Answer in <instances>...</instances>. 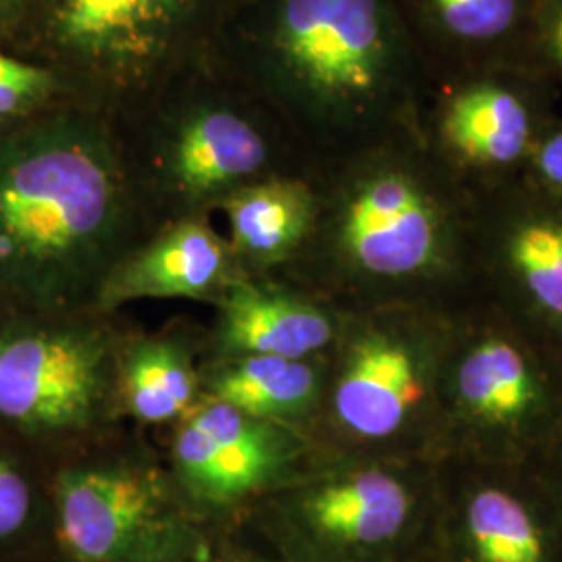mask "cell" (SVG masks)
I'll return each mask as SVG.
<instances>
[{
    "label": "cell",
    "instance_id": "cell-1",
    "mask_svg": "<svg viewBox=\"0 0 562 562\" xmlns=\"http://www.w3.org/2000/svg\"><path fill=\"white\" fill-rule=\"evenodd\" d=\"M136 183L92 113L0 134L2 311H97L104 281L136 246Z\"/></svg>",
    "mask_w": 562,
    "mask_h": 562
},
{
    "label": "cell",
    "instance_id": "cell-2",
    "mask_svg": "<svg viewBox=\"0 0 562 562\" xmlns=\"http://www.w3.org/2000/svg\"><path fill=\"white\" fill-rule=\"evenodd\" d=\"M248 50L265 92L325 130L383 120L408 69L390 0H261Z\"/></svg>",
    "mask_w": 562,
    "mask_h": 562
},
{
    "label": "cell",
    "instance_id": "cell-3",
    "mask_svg": "<svg viewBox=\"0 0 562 562\" xmlns=\"http://www.w3.org/2000/svg\"><path fill=\"white\" fill-rule=\"evenodd\" d=\"M106 313L34 315L0 329V423L25 436L97 446L121 415L123 340Z\"/></svg>",
    "mask_w": 562,
    "mask_h": 562
},
{
    "label": "cell",
    "instance_id": "cell-4",
    "mask_svg": "<svg viewBox=\"0 0 562 562\" xmlns=\"http://www.w3.org/2000/svg\"><path fill=\"white\" fill-rule=\"evenodd\" d=\"M97 446L55 477V527L65 554L74 562L183 561L194 531L169 469L142 450Z\"/></svg>",
    "mask_w": 562,
    "mask_h": 562
},
{
    "label": "cell",
    "instance_id": "cell-5",
    "mask_svg": "<svg viewBox=\"0 0 562 562\" xmlns=\"http://www.w3.org/2000/svg\"><path fill=\"white\" fill-rule=\"evenodd\" d=\"M232 0H44L46 32L90 92H142L209 38Z\"/></svg>",
    "mask_w": 562,
    "mask_h": 562
},
{
    "label": "cell",
    "instance_id": "cell-6",
    "mask_svg": "<svg viewBox=\"0 0 562 562\" xmlns=\"http://www.w3.org/2000/svg\"><path fill=\"white\" fill-rule=\"evenodd\" d=\"M294 457L285 423L250 417L202 394L176 425L169 473L190 501L227 508L280 485Z\"/></svg>",
    "mask_w": 562,
    "mask_h": 562
},
{
    "label": "cell",
    "instance_id": "cell-7",
    "mask_svg": "<svg viewBox=\"0 0 562 562\" xmlns=\"http://www.w3.org/2000/svg\"><path fill=\"white\" fill-rule=\"evenodd\" d=\"M271 144L255 117L225 101L183 106L165 125L153 167L167 196L192 215L267 178Z\"/></svg>",
    "mask_w": 562,
    "mask_h": 562
},
{
    "label": "cell",
    "instance_id": "cell-8",
    "mask_svg": "<svg viewBox=\"0 0 562 562\" xmlns=\"http://www.w3.org/2000/svg\"><path fill=\"white\" fill-rule=\"evenodd\" d=\"M338 241L346 259L373 278H408L434 261L440 244L436 209L406 173L380 169L344 202Z\"/></svg>",
    "mask_w": 562,
    "mask_h": 562
},
{
    "label": "cell",
    "instance_id": "cell-9",
    "mask_svg": "<svg viewBox=\"0 0 562 562\" xmlns=\"http://www.w3.org/2000/svg\"><path fill=\"white\" fill-rule=\"evenodd\" d=\"M241 267L227 240L196 217L186 215L134 246L104 281L97 311L148 299H196L217 302Z\"/></svg>",
    "mask_w": 562,
    "mask_h": 562
},
{
    "label": "cell",
    "instance_id": "cell-10",
    "mask_svg": "<svg viewBox=\"0 0 562 562\" xmlns=\"http://www.w3.org/2000/svg\"><path fill=\"white\" fill-rule=\"evenodd\" d=\"M217 304L215 359H308L334 338V325L317 306L248 273L232 281Z\"/></svg>",
    "mask_w": 562,
    "mask_h": 562
},
{
    "label": "cell",
    "instance_id": "cell-11",
    "mask_svg": "<svg viewBox=\"0 0 562 562\" xmlns=\"http://www.w3.org/2000/svg\"><path fill=\"white\" fill-rule=\"evenodd\" d=\"M425 387L411 350L390 336L369 334L344 362L334 390V413L362 440L394 436L422 402Z\"/></svg>",
    "mask_w": 562,
    "mask_h": 562
},
{
    "label": "cell",
    "instance_id": "cell-12",
    "mask_svg": "<svg viewBox=\"0 0 562 562\" xmlns=\"http://www.w3.org/2000/svg\"><path fill=\"white\" fill-rule=\"evenodd\" d=\"M411 496L382 469H359L306 490L299 513L323 540L340 546H380L394 540L408 519Z\"/></svg>",
    "mask_w": 562,
    "mask_h": 562
},
{
    "label": "cell",
    "instance_id": "cell-13",
    "mask_svg": "<svg viewBox=\"0 0 562 562\" xmlns=\"http://www.w3.org/2000/svg\"><path fill=\"white\" fill-rule=\"evenodd\" d=\"M229 222V248L250 267H269L290 257L308 236L315 201L302 181L267 176L220 202Z\"/></svg>",
    "mask_w": 562,
    "mask_h": 562
},
{
    "label": "cell",
    "instance_id": "cell-14",
    "mask_svg": "<svg viewBox=\"0 0 562 562\" xmlns=\"http://www.w3.org/2000/svg\"><path fill=\"white\" fill-rule=\"evenodd\" d=\"M117 392L121 415L142 425H178L201 402V369L176 338L123 341Z\"/></svg>",
    "mask_w": 562,
    "mask_h": 562
},
{
    "label": "cell",
    "instance_id": "cell-15",
    "mask_svg": "<svg viewBox=\"0 0 562 562\" xmlns=\"http://www.w3.org/2000/svg\"><path fill=\"white\" fill-rule=\"evenodd\" d=\"M201 375L204 396L265 422L285 423L299 417L319 390L317 371L306 359H215Z\"/></svg>",
    "mask_w": 562,
    "mask_h": 562
},
{
    "label": "cell",
    "instance_id": "cell-16",
    "mask_svg": "<svg viewBox=\"0 0 562 562\" xmlns=\"http://www.w3.org/2000/svg\"><path fill=\"white\" fill-rule=\"evenodd\" d=\"M443 136L467 161L508 165L529 144L531 115L525 102L503 86H473L448 104Z\"/></svg>",
    "mask_w": 562,
    "mask_h": 562
},
{
    "label": "cell",
    "instance_id": "cell-17",
    "mask_svg": "<svg viewBox=\"0 0 562 562\" xmlns=\"http://www.w3.org/2000/svg\"><path fill=\"white\" fill-rule=\"evenodd\" d=\"M462 402L487 422H513L536 398L529 369L517 348L506 341H485L459 369Z\"/></svg>",
    "mask_w": 562,
    "mask_h": 562
},
{
    "label": "cell",
    "instance_id": "cell-18",
    "mask_svg": "<svg viewBox=\"0 0 562 562\" xmlns=\"http://www.w3.org/2000/svg\"><path fill=\"white\" fill-rule=\"evenodd\" d=\"M469 536L482 562H542L538 525L517 498L483 490L469 504Z\"/></svg>",
    "mask_w": 562,
    "mask_h": 562
},
{
    "label": "cell",
    "instance_id": "cell-19",
    "mask_svg": "<svg viewBox=\"0 0 562 562\" xmlns=\"http://www.w3.org/2000/svg\"><path fill=\"white\" fill-rule=\"evenodd\" d=\"M508 252L533 299L562 315V223H525L515 232Z\"/></svg>",
    "mask_w": 562,
    "mask_h": 562
},
{
    "label": "cell",
    "instance_id": "cell-20",
    "mask_svg": "<svg viewBox=\"0 0 562 562\" xmlns=\"http://www.w3.org/2000/svg\"><path fill=\"white\" fill-rule=\"evenodd\" d=\"M443 32L464 42L503 38L519 18V0H429Z\"/></svg>",
    "mask_w": 562,
    "mask_h": 562
},
{
    "label": "cell",
    "instance_id": "cell-21",
    "mask_svg": "<svg viewBox=\"0 0 562 562\" xmlns=\"http://www.w3.org/2000/svg\"><path fill=\"white\" fill-rule=\"evenodd\" d=\"M34 494L27 477L0 454V542L20 536L30 522Z\"/></svg>",
    "mask_w": 562,
    "mask_h": 562
},
{
    "label": "cell",
    "instance_id": "cell-22",
    "mask_svg": "<svg viewBox=\"0 0 562 562\" xmlns=\"http://www.w3.org/2000/svg\"><path fill=\"white\" fill-rule=\"evenodd\" d=\"M538 169L543 180L562 188V130L552 134L538 150Z\"/></svg>",
    "mask_w": 562,
    "mask_h": 562
},
{
    "label": "cell",
    "instance_id": "cell-23",
    "mask_svg": "<svg viewBox=\"0 0 562 562\" xmlns=\"http://www.w3.org/2000/svg\"><path fill=\"white\" fill-rule=\"evenodd\" d=\"M546 50L562 69V0L554 7L546 25Z\"/></svg>",
    "mask_w": 562,
    "mask_h": 562
},
{
    "label": "cell",
    "instance_id": "cell-24",
    "mask_svg": "<svg viewBox=\"0 0 562 562\" xmlns=\"http://www.w3.org/2000/svg\"><path fill=\"white\" fill-rule=\"evenodd\" d=\"M36 69H38L36 65H30V63H23V60L13 59V57H7L0 53V83L27 78Z\"/></svg>",
    "mask_w": 562,
    "mask_h": 562
},
{
    "label": "cell",
    "instance_id": "cell-25",
    "mask_svg": "<svg viewBox=\"0 0 562 562\" xmlns=\"http://www.w3.org/2000/svg\"><path fill=\"white\" fill-rule=\"evenodd\" d=\"M30 0H0V27L11 23L27 9Z\"/></svg>",
    "mask_w": 562,
    "mask_h": 562
}]
</instances>
